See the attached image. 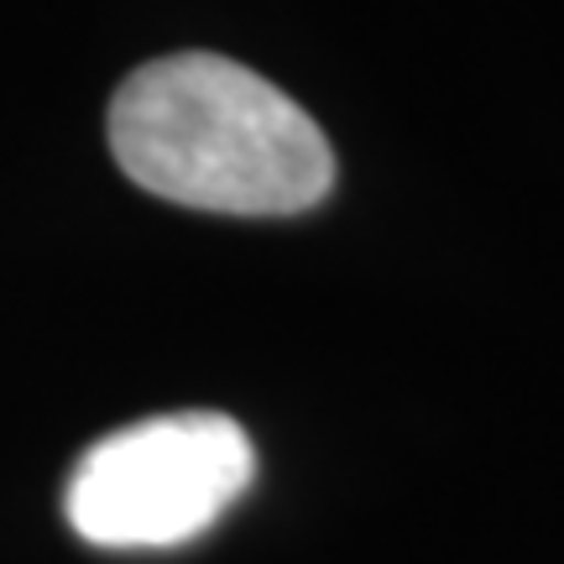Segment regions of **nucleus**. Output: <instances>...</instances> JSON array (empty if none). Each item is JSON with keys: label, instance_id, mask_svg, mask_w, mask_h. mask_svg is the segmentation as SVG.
Listing matches in <instances>:
<instances>
[{"label": "nucleus", "instance_id": "obj_1", "mask_svg": "<svg viewBox=\"0 0 564 564\" xmlns=\"http://www.w3.org/2000/svg\"><path fill=\"white\" fill-rule=\"evenodd\" d=\"M110 152L137 188L215 215H299L335 188L314 116L220 53L141 63L110 100Z\"/></svg>", "mask_w": 564, "mask_h": 564}, {"label": "nucleus", "instance_id": "obj_2", "mask_svg": "<svg viewBox=\"0 0 564 564\" xmlns=\"http://www.w3.org/2000/svg\"><path fill=\"white\" fill-rule=\"evenodd\" d=\"M251 476L257 449L230 413H162L89 444L63 512L95 549H173L220 523Z\"/></svg>", "mask_w": 564, "mask_h": 564}]
</instances>
